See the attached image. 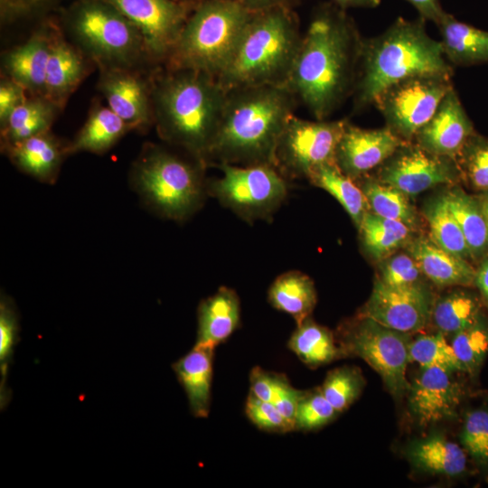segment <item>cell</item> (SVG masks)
Wrapping results in <instances>:
<instances>
[{"label": "cell", "mask_w": 488, "mask_h": 488, "mask_svg": "<svg viewBox=\"0 0 488 488\" xmlns=\"http://www.w3.org/2000/svg\"><path fill=\"white\" fill-rule=\"evenodd\" d=\"M461 177L455 159L406 142L379 167L377 179L413 197L439 184H455Z\"/></svg>", "instance_id": "cell-14"}, {"label": "cell", "mask_w": 488, "mask_h": 488, "mask_svg": "<svg viewBox=\"0 0 488 488\" xmlns=\"http://www.w3.org/2000/svg\"><path fill=\"white\" fill-rule=\"evenodd\" d=\"M477 197L480 201L488 229V192H483Z\"/></svg>", "instance_id": "cell-54"}, {"label": "cell", "mask_w": 488, "mask_h": 488, "mask_svg": "<svg viewBox=\"0 0 488 488\" xmlns=\"http://www.w3.org/2000/svg\"><path fill=\"white\" fill-rule=\"evenodd\" d=\"M250 391L257 398L274 405L294 422L302 390L294 388L285 374L254 367L249 374Z\"/></svg>", "instance_id": "cell-38"}, {"label": "cell", "mask_w": 488, "mask_h": 488, "mask_svg": "<svg viewBox=\"0 0 488 488\" xmlns=\"http://www.w3.org/2000/svg\"><path fill=\"white\" fill-rule=\"evenodd\" d=\"M239 1L202 0L189 15L166 61L168 70H192L217 79L230 62L250 19Z\"/></svg>", "instance_id": "cell-7"}, {"label": "cell", "mask_w": 488, "mask_h": 488, "mask_svg": "<svg viewBox=\"0 0 488 488\" xmlns=\"http://www.w3.org/2000/svg\"><path fill=\"white\" fill-rule=\"evenodd\" d=\"M267 300L277 310L288 314L296 325L311 316L317 302L313 280L298 270L277 276L267 291Z\"/></svg>", "instance_id": "cell-28"}, {"label": "cell", "mask_w": 488, "mask_h": 488, "mask_svg": "<svg viewBox=\"0 0 488 488\" xmlns=\"http://www.w3.org/2000/svg\"><path fill=\"white\" fill-rule=\"evenodd\" d=\"M193 156L147 145L135 162L131 182L145 203L163 218L183 221L202 208L207 192L204 169Z\"/></svg>", "instance_id": "cell-6"}, {"label": "cell", "mask_w": 488, "mask_h": 488, "mask_svg": "<svg viewBox=\"0 0 488 488\" xmlns=\"http://www.w3.org/2000/svg\"><path fill=\"white\" fill-rule=\"evenodd\" d=\"M346 119L306 120L293 115L277 141L274 165L288 181L308 178L317 167L335 164Z\"/></svg>", "instance_id": "cell-12"}, {"label": "cell", "mask_w": 488, "mask_h": 488, "mask_svg": "<svg viewBox=\"0 0 488 488\" xmlns=\"http://www.w3.org/2000/svg\"><path fill=\"white\" fill-rule=\"evenodd\" d=\"M139 31L145 57L166 62L194 7L177 0H104Z\"/></svg>", "instance_id": "cell-13"}, {"label": "cell", "mask_w": 488, "mask_h": 488, "mask_svg": "<svg viewBox=\"0 0 488 488\" xmlns=\"http://www.w3.org/2000/svg\"><path fill=\"white\" fill-rule=\"evenodd\" d=\"M446 59L456 66L488 61V32L458 21L446 13L437 24Z\"/></svg>", "instance_id": "cell-27"}, {"label": "cell", "mask_w": 488, "mask_h": 488, "mask_svg": "<svg viewBox=\"0 0 488 488\" xmlns=\"http://www.w3.org/2000/svg\"><path fill=\"white\" fill-rule=\"evenodd\" d=\"M363 386L361 371L355 367L343 366L329 371L320 389L330 404L341 413L359 398Z\"/></svg>", "instance_id": "cell-41"}, {"label": "cell", "mask_w": 488, "mask_h": 488, "mask_svg": "<svg viewBox=\"0 0 488 488\" xmlns=\"http://www.w3.org/2000/svg\"><path fill=\"white\" fill-rule=\"evenodd\" d=\"M53 26L47 23L39 28L26 42L9 50L3 57L6 77L20 84L30 96L44 95Z\"/></svg>", "instance_id": "cell-20"}, {"label": "cell", "mask_w": 488, "mask_h": 488, "mask_svg": "<svg viewBox=\"0 0 488 488\" xmlns=\"http://www.w3.org/2000/svg\"><path fill=\"white\" fill-rule=\"evenodd\" d=\"M418 11L419 16L426 21L434 22L436 25L446 12L439 0H406Z\"/></svg>", "instance_id": "cell-50"}, {"label": "cell", "mask_w": 488, "mask_h": 488, "mask_svg": "<svg viewBox=\"0 0 488 488\" xmlns=\"http://www.w3.org/2000/svg\"><path fill=\"white\" fill-rule=\"evenodd\" d=\"M217 167L221 175L207 182L208 195L247 222L270 220L287 197L288 181L274 165Z\"/></svg>", "instance_id": "cell-9"}, {"label": "cell", "mask_w": 488, "mask_h": 488, "mask_svg": "<svg viewBox=\"0 0 488 488\" xmlns=\"http://www.w3.org/2000/svg\"><path fill=\"white\" fill-rule=\"evenodd\" d=\"M410 343L409 333L358 316L342 327L339 346L343 356L364 360L378 372L389 391L400 398L410 388L406 378Z\"/></svg>", "instance_id": "cell-10"}, {"label": "cell", "mask_w": 488, "mask_h": 488, "mask_svg": "<svg viewBox=\"0 0 488 488\" xmlns=\"http://www.w3.org/2000/svg\"><path fill=\"white\" fill-rule=\"evenodd\" d=\"M214 348L194 345L173 364L179 383L187 396L190 410L195 418L208 417L211 407Z\"/></svg>", "instance_id": "cell-25"}, {"label": "cell", "mask_w": 488, "mask_h": 488, "mask_svg": "<svg viewBox=\"0 0 488 488\" xmlns=\"http://www.w3.org/2000/svg\"><path fill=\"white\" fill-rule=\"evenodd\" d=\"M52 0H0L2 23H11L31 14Z\"/></svg>", "instance_id": "cell-49"}, {"label": "cell", "mask_w": 488, "mask_h": 488, "mask_svg": "<svg viewBox=\"0 0 488 488\" xmlns=\"http://www.w3.org/2000/svg\"><path fill=\"white\" fill-rule=\"evenodd\" d=\"M483 314L481 296L468 289L458 288L434 301L430 321L438 332L452 337L474 324Z\"/></svg>", "instance_id": "cell-32"}, {"label": "cell", "mask_w": 488, "mask_h": 488, "mask_svg": "<svg viewBox=\"0 0 488 488\" xmlns=\"http://www.w3.org/2000/svg\"><path fill=\"white\" fill-rule=\"evenodd\" d=\"M307 180L333 196L359 227L369 206L362 190L353 179L344 174L335 164H327L314 169Z\"/></svg>", "instance_id": "cell-34"}, {"label": "cell", "mask_w": 488, "mask_h": 488, "mask_svg": "<svg viewBox=\"0 0 488 488\" xmlns=\"http://www.w3.org/2000/svg\"><path fill=\"white\" fill-rule=\"evenodd\" d=\"M302 37L294 9L274 7L252 12L230 62L217 77L218 82L226 91L286 85Z\"/></svg>", "instance_id": "cell-5"}, {"label": "cell", "mask_w": 488, "mask_h": 488, "mask_svg": "<svg viewBox=\"0 0 488 488\" xmlns=\"http://www.w3.org/2000/svg\"><path fill=\"white\" fill-rule=\"evenodd\" d=\"M452 75L419 74L383 89L375 99L386 127L407 142L431 118L444 96L452 89Z\"/></svg>", "instance_id": "cell-11"}, {"label": "cell", "mask_w": 488, "mask_h": 488, "mask_svg": "<svg viewBox=\"0 0 488 488\" xmlns=\"http://www.w3.org/2000/svg\"><path fill=\"white\" fill-rule=\"evenodd\" d=\"M362 42L346 10L332 2L314 10L286 86L315 119H326L352 96Z\"/></svg>", "instance_id": "cell-1"}, {"label": "cell", "mask_w": 488, "mask_h": 488, "mask_svg": "<svg viewBox=\"0 0 488 488\" xmlns=\"http://www.w3.org/2000/svg\"><path fill=\"white\" fill-rule=\"evenodd\" d=\"M245 413L248 418L262 431L286 434L295 430L293 421L284 416L274 405L257 398L251 392L246 400Z\"/></svg>", "instance_id": "cell-47"}, {"label": "cell", "mask_w": 488, "mask_h": 488, "mask_svg": "<svg viewBox=\"0 0 488 488\" xmlns=\"http://www.w3.org/2000/svg\"><path fill=\"white\" fill-rule=\"evenodd\" d=\"M380 277L382 283L391 286H410L421 284L423 273L408 253L389 255L380 260Z\"/></svg>", "instance_id": "cell-46"}, {"label": "cell", "mask_w": 488, "mask_h": 488, "mask_svg": "<svg viewBox=\"0 0 488 488\" xmlns=\"http://www.w3.org/2000/svg\"><path fill=\"white\" fill-rule=\"evenodd\" d=\"M88 63L81 51L68 42L53 26L43 97L61 110L87 76Z\"/></svg>", "instance_id": "cell-21"}, {"label": "cell", "mask_w": 488, "mask_h": 488, "mask_svg": "<svg viewBox=\"0 0 488 488\" xmlns=\"http://www.w3.org/2000/svg\"><path fill=\"white\" fill-rule=\"evenodd\" d=\"M461 175L477 191L488 192V138L474 133L457 155Z\"/></svg>", "instance_id": "cell-42"}, {"label": "cell", "mask_w": 488, "mask_h": 488, "mask_svg": "<svg viewBox=\"0 0 488 488\" xmlns=\"http://www.w3.org/2000/svg\"><path fill=\"white\" fill-rule=\"evenodd\" d=\"M60 110L55 104L42 96L27 98L1 127L2 149L50 131Z\"/></svg>", "instance_id": "cell-31"}, {"label": "cell", "mask_w": 488, "mask_h": 488, "mask_svg": "<svg viewBox=\"0 0 488 488\" xmlns=\"http://www.w3.org/2000/svg\"><path fill=\"white\" fill-rule=\"evenodd\" d=\"M451 346L463 372L473 377L480 371L488 355V316L483 312L471 326L451 337Z\"/></svg>", "instance_id": "cell-39"}, {"label": "cell", "mask_w": 488, "mask_h": 488, "mask_svg": "<svg viewBox=\"0 0 488 488\" xmlns=\"http://www.w3.org/2000/svg\"><path fill=\"white\" fill-rule=\"evenodd\" d=\"M181 3H183L185 5H188L192 7H195L197 5H199L202 0H177Z\"/></svg>", "instance_id": "cell-55"}, {"label": "cell", "mask_w": 488, "mask_h": 488, "mask_svg": "<svg viewBox=\"0 0 488 488\" xmlns=\"http://www.w3.org/2000/svg\"><path fill=\"white\" fill-rule=\"evenodd\" d=\"M27 91L17 82L8 77H5L0 82V126L6 123L7 119L28 97Z\"/></svg>", "instance_id": "cell-48"}, {"label": "cell", "mask_w": 488, "mask_h": 488, "mask_svg": "<svg viewBox=\"0 0 488 488\" xmlns=\"http://www.w3.org/2000/svg\"><path fill=\"white\" fill-rule=\"evenodd\" d=\"M444 195L448 210L463 232L472 260H481L488 254V229L478 197L456 186Z\"/></svg>", "instance_id": "cell-30"}, {"label": "cell", "mask_w": 488, "mask_h": 488, "mask_svg": "<svg viewBox=\"0 0 488 488\" xmlns=\"http://www.w3.org/2000/svg\"><path fill=\"white\" fill-rule=\"evenodd\" d=\"M99 89L108 106L131 129L154 122L151 84L127 67L99 68Z\"/></svg>", "instance_id": "cell-18"}, {"label": "cell", "mask_w": 488, "mask_h": 488, "mask_svg": "<svg viewBox=\"0 0 488 488\" xmlns=\"http://www.w3.org/2000/svg\"><path fill=\"white\" fill-rule=\"evenodd\" d=\"M333 4L344 10L348 8H374L380 0H331Z\"/></svg>", "instance_id": "cell-53"}, {"label": "cell", "mask_w": 488, "mask_h": 488, "mask_svg": "<svg viewBox=\"0 0 488 488\" xmlns=\"http://www.w3.org/2000/svg\"><path fill=\"white\" fill-rule=\"evenodd\" d=\"M474 133L473 123L452 88L431 118L417 132L414 140L432 154L455 159Z\"/></svg>", "instance_id": "cell-19"}, {"label": "cell", "mask_w": 488, "mask_h": 488, "mask_svg": "<svg viewBox=\"0 0 488 488\" xmlns=\"http://www.w3.org/2000/svg\"><path fill=\"white\" fill-rule=\"evenodd\" d=\"M67 145L50 131L33 136L3 150L24 174L45 183H54L67 153Z\"/></svg>", "instance_id": "cell-22"}, {"label": "cell", "mask_w": 488, "mask_h": 488, "mask_svg": "<svg viewBox=\"0 0 488 488\" xmlns=\"http://www.w3.org/2000/svg\"><path fill=\"white\" fill-rule=\"evenodd\" d=\"M423 275L437 286H474L476 268L469 260L449 253L430 238L418 237L408 246Z\"/></svg>", "instance_id": "cell-23"}, {"label": "cell", "mask_w": 488, "mask_h": 488, "mask_svg": "<svg viewBox=\"0 0 488 488\" xmlns=\"http://www.w3.org/2000/svg\"><path fill=\"white\" fill-rule=\"evenodd\" d=\"M409 361L418 362L421 368L440 367L453 372H463L446 336L438 331L434 334L420 335L411 341Z\"/></svg>", "instance_id": "cell-40"}, {"label": "cell", "mask_w": 488, "mask_h": 488, "mask_svg": "<svg viewBox=\"0 0 488 488\" xmlns=\"http://www.w3.org/2000/svg\"><path fill=\"white\" fill-rule=\"evenodd\" d=\"M430 239L446 251L465 259H472L462 230L448 210L445 195L429 201L423 210Z\"/></svg>", "instance_id": "cell-37"}, {"label": "cell", "mask_w": 488, "mask_h": 488, "mask_svg": "<svg viewBox=\"0 0 488 488\" xmlns=\"http://www.w3.org/2000/svg\"><path fill=\"white\" fill-rule=\"evenodd\" d=\"M338 414L320 388L302 390L295 412V430H316L330 423Z\"/></svg>", "instance_id": "cell-44"}, {"label": "cell", "mask_w": 488, "mask_h": 488, "mask_svg": "<svg viewBox=\"0 0 488 488\" xmlns=\"http://www.w3.org/2000/svg\"><path fill=\"white\" fill-rule=\"evenodd\" d=\"M404 141L387 127L365 129L345 123L335 151V164L355 180L380 167Z\"/></svg>", "instance_id": "cell-17"}, {"label": "cell", "mask_w": 488, "mask_h": 488, "mask_svg": "<svg viewBox=\"0 0 488 488\" xmlns=\"http://www.w3.org/2000/svg\"><path fill=\"white\" fill-rule=\"evenodd\" d=\"M130 128L108 107L95 105L73 140L67 145L68 155L79 152L103 154Z\"/></svg>", "instance_id": "cell-29"}, {"label": "cell", "mask_w": 488, "mask_h": 488, "mask_svg": "<svg viewBox=\"0 0 488 488\" xmlns=\"http://www.w3.org/2000/svg\"><path fill=\"white\" fill-rule=\"evenodd\" d=\"M455 373L440 367L422 368L410 383L408 407L421 427L457 416L465 390Z\"/></svg>", "instance_id": "cell-16"}, {"label": "cell", "mask_w": 488, "mask_h": 488, "mask_svg": "<svg viewBox=\"0 0 488 488\" xmlns=\"http://www.w3.org/2000/svg\"><path fill=\"white\" fill-rule=\"evenodd\" d=\"M474 286L478 289L483 303L488 308V254L480 260L476 268Z\"/></svg>", "instance_id": "cell-52"}, {"label": "cell", "mask_w": 488, "mask_h": 488, "mask_svg": "<svg viewBox=\"0 0 488 488\" xmlns=\"http://www.w3.org/2000/svg\"><path fill=\"white\" fill-rule=\"evenodd\" d=\"M197 337L194 345L216 348L225 342L240 323V301L237 293L221 286L203 299L197 309Z\"/></svg>", "instance_id": "cell-24"}, {"label": "cell", "mask_w": 488, "mask_h": 488, "mask_svg": "<svg viewBox=\"0 0 488 488\" xmlns=\"http://www.w3.org/2000/svg\"><path fill=\"white\" fill-rule=\"evenodd\" d=\"M151 91L160 137L206 165L227 91L205 72L168 69L153 80Z\"/></svg>", "instance_id": "cell-3"}, {"label": "cell", "mask_w": 488, "mask_h": 488, "mask_svg": "<svg viewBox=\"0 0 488 488\" xmlns=\"http://www.w3.org/2000/svg\"><path fill=\"white\" fill-rule=\"evenodd\" d=\"M250 12H258L274 7H286L294 9L300 0H239Z\"/></svg>", "instance_id": "cell-51"}, {"label": "cell", "mask_w": 488, "mask_h": 488, "mask_svg": "<svg viewBox=\"0 0 488 488\" xmlns=\"http://www.w3.org/2000/svg\"><path fill=\"white\" fill-rule=\"evenodd\" d=\"M231 1H239V0H231Z\"/></svg>", "instance_id": "cell-56"}, {"label": "cell", "mask_w": 488, "mask_h": 488, "mask_svg": "<svg viewBox=\"0 0 488 488\" xmlns=\"http://www.w3.org/2000/svg\"><path fill=\"white\" fill-rule=\"evenodd\" d=\"M296 102V97L286 85L244 87L227 91L206 165H274L277 141L294 115Z\"/></svg>", "instance_id": "cell-2"}, {"label": "cell", "mask_w": 488, "mask_h": 488, "mask_svg": "<svg viewBox=\"0 0 488 488\" xmlns=\"http://www.w3.org/2000/svg\"><path fill=\"white\" fill-rule=\"evenodd\" d=\"M287 347L309 368H317L343 357L333 333L311 316L296 325Z\"/></svg>", "instance_id": "cell-33"}, {"label": "cell", "mask_w": 488, "mask_h": 488, "mask_svg": "<svg viewBox=\"0 0 488 488\" xmlns=\"http://www.w3.org/2000/svg\"><path fill=\"white\" fill-rule=\"evenodd\" d=\"M67 26L83 52L99 68H133L145 57L137 28L104 0L77 1L68 12Z\"/></svg>", "instance_id": "cell-8"}, {"label": "cell", "mask_w": 488, "mask_h": 488, "mask_svg": "<svg viewBox=\"0 0 488 488\" xmlns=\"http://www.w3.org/2000/svg\"><path fill=\"white\" fill-rule=\"evenodd\" d=\"M19 322L14 303L6 296H1L0 301V399L1 407L9 400L6 377L14 347L18 341Z\"/></svg>", "instance_id": "cell-43"}, {"label": "cell", "mask_w": 488, "mask_h": 488, "mask_svg": "<svg viewBox=\"0 0 488 488\" xmlns=\"http://www.w3.org/2000/svg\"><path fill=\"white\" fill-rule=\"evenodd\" d=\"M466 455L463 447L440 434L414 440L406 447V455L417 469L449 477L465 473Z\"/></svg>", "instance_id": "cell-26"}, {"label": "cell", "mask_w": 488, "mask_h": 488, "mask_svg": "<svg viewBox=\"0 0 488 488\" xmlns=\"http://www.w3.org/2000/svg\"><path fill=\"white\" fill-rule=\"evenodd\" d=\"M360 187L371 211L380 217L400 221L412 230L417 227L416 211L409 202V197L404 192L373 178H366Z\"/></svg>", "instance_id": "cell-36"}, {"label": "cell", "mask_w": 488, "mask_h": 488, "mask_svg": "<svg viewBox=\"0 0 488 488\" xmlns=\"http://www.w3.org/2000/svg\"><path fill=\"white\" fill-rule=\"evenodd\" d=\"M434 301L430 290L423 283L398 287L377 278L358 316L410 334L428 324Z\"/></svg>", "instance_id": "cell-15"}, {"label": "cell", "mask_w": 488, "mask_h": 488, "mask_svg": "<svg viewBox=\"0 0 488 488\" xmlns=\"http://www.w3.org/2000/svg\"><path fill=\"white\" fill-rule=\"evenodd\" d=\"M358 230L364 249L378 260L407 243L412 230L400 221L380 217L371 211L365 212Z\"/></svg>", "instance_id": "cell-35"}, {"label": "cell", "mask_w": 488, "mask_h": 488, "mask_svg": "<svg viewBox=\"0 0 488 488\" xmlns=\"http://www.w3.org/2000/svg\"><path fill=\"white\" fill-rule=\"evenodd\" d=\"M426 20L398 17L383 33L362 42L353 111H361L387 87L419 74L453 75L440 41L427 33Z\"/></svg>", "instance_id": "cell-4"}, {"label": "cell", "mask_w": 488, "mask_h": 488, "mask_svg": "<svg viewBox=\"0 0 488 488\" xmlns=\"http://www.w3.org/2000/svg\"><path fill=\"white\" fill-rule=\"evenodd\" d=\"M460 441L474 462L488 471V409L480 408L465 414Z\"/></svg>", "instance_id": "cell-45"}]
</instances>
